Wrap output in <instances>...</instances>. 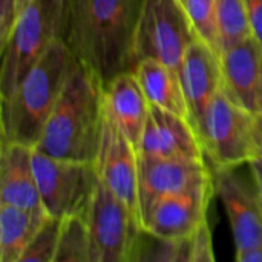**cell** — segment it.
Returning <instances> with one entry per match:
<instances>
[{
  "mask_svg": "<svg viewBox=\"0 0 262 262\" xmlns=\"http://www.w3.org/2000/svg\"><path fill=\"white\" fill-rule=\"evenodd\" d=\"M31 2H34V0H18V14H20Z\"/></svg>",
  "mask_w": 262,
  "mask_h": 262,
  "instance_id": "cell-31",
  "label": "cell"
},
{
  "mask_svg": "<svg viewBox=\"0 0 262 262\" xmlns=\"http://www.w3.org/2000/svg\"><path fill=\"white\" fill-rule=\"evenodd\" d=\"M104 104L109 118L138 150L150 103L132 71L118 74L104 88Z\"/></svg>",
  "mask_w": 262,
  "mask_h": 262,
  "instance_id": "cell-17",
  "label": "cell"
},
{
  "mask_svg": "<svg viewBox=\"0 0 262 262\" xmlns=\"http://www.w3.org/2000/svg\"><path fill=\"white\" fill-rule=\"evenodd\" d=\"M135 261L190 262L189 238L187 239L160 238L143 229L135 250L134 262Z\"/></svg>",
  "mask_w": 262,
  "mask_h": 262,
  "instance_id": "cell-22",
  "label": "cell"
},
{
  "mask_svg": "<svg viewBox=\"0 0 262 262\" xmlns=\"http://www.w3.org/2000/svg\"><path fill=\"white\" fill-rule=\"evenodd\" d=\"M189 252H190V262L215 261L209 218L201 223V226L193 232L192 236H189Z\"/></svg>",
  "mask_w": 262,
  "mask_h": 262,
  "instance_id": "cell-25",
  "label": "cell"
},
{
  "mask_svg": "<svg viewBox=\"0 0 262 262\" xmlns=\"http://www.w3.org/2000/svg\"><path fill=\"white\" fill-rule=\"evenodd\" d=\"M255 157H262V112L255 115Z\"/></svg>",
  "mask_w": 262,
  "mask_h": 262,
  "instance_id": "cell-29",
  "label": "cell"
},
{
  "mask_svg": "<svg viewBox=\"0 0 262 262\" xmlns=\"http://www.w3.org/2000/svg\"><path fill=\"white\" fill-rule=\"evenodd\" d=\"M91 262H134L143 232L140 216L101 181L86 212Z\"/></svg>",
  "mask_w": 262,
  "mask_h": 262,
  "instance_id": "cell-7",
  "label": "cell"
},
{
  "mask_svg": "<svg viewBox=\"0 0 262 262\" xmlns=\"http://www.w3.org/2000/svg\"><path fill=\"white\" fill-rule=\"evenodd\" d=\"M55 262H91V238L84 215L61 220Z\"/></svg>",
  "mask_w": 262,
  "mask_h": 262,
  "instance_id": "cell-21",
  "label": "cell"
},
{
  "mask_svg": "<svg viewBox=\"0 0 262 262\" xmlns=\"http://www.w3.org/2000/svg\"><path fill=\"white\" fill-rule=\"evenodd\" d=\"M141 5L143 0H66L64 41L104 88L132 71Z\"/></svg>",
  "mask_w": 262,
  "mask_h": 262,
  "instance_id": "cell-1",
  "label": "cell"
},
{
  "mask_svg": "<svg viewBox=\"0 0 262 262\" xmlns=\"http://www.w3.org/2000/svg\"><path fill=\"white\" fill-rule=\"evenodd\" d=\"M34 169L41 204L49 216L86 215L98 186L95 163L49 157L34 147Z\"/></svg>",
  "mask_w": 262,
  "mask_h": 262,
  "instance_id": "cell-8",
  "label": "cell"
},
{
  "mask_svg": "<svg viewBox=\"0 0 262 262\" xmlns=\"http://www.w3.org/2000/svg\"><path fill=\"white\" fill-rule=\"evenodd\" d=\"M216 21L221 52L253 35L247 0H216Z\"/></svg>",
  "mask_w": 262,
  "mask_h": 262,
  "instance_id": "cell-20",
  "label": "cell"
},
{
  "mask_svg": "<svg viewBox=\"0 0 262 262\" xmlns=\"http://www.w3.org/2000/svg\"><path fill=\"white\" fill-rule=\"evenodd\" d=\"M0 203L46 213L34 169V147L2 140Z\"/></svg>",
  "mask_w": 262,
  "mask_h": 262,
  "instance_id": "cell-16",
  "label": "cell"
},
{
  "mask_svg": "<svg viewBox=\"0 0 262 262\" xmlns=\"http://www.w3.org/2000/svg\"><path fill=\"white\" fill-rule=\"evenodd\" d=\"M249 167H250V172H252V178L258 187V192H259V196H261L262 201V157H255L249 161Z\"/></svg>",
  "mask_w": 262,
  "mask_h": 262,
  "instance_id": "cell-28",
  "label": "cell"
},
{
  "mask_svg": "<svg viewBox=\"0 0 262 262\" xmlns=\"http://www.w3.org/2000/svg\"><path fill=\"white\" fill-rule=\"evenodd\" d=\"M193 40L196 35L181 0H143L134 41V66L144 58H155L180 74Z\"/></svg>",
  "mask_w": 262,
  "mask_h": 262,
  "instance_id": "cell-6",
  "label": "cell"
},
{
  "mask_svg": "<svg viewBox=\"0 0 262 262\" xmlns=\"http://www.w3.org/2000/svg\"><path fill=\"white\" fill-rule=\"evenodd\" d=\"M132 72L135 74L150 104L160 106L189 118V107L184 97L183 84L180 80V74L175 69L155 58H144L135 63Z\"/></svg>",
  "mask_w": 262,
  "mask_h": 262,
  "instance_id": "cell-18",
  "label": "cell"
},
{
  "mask_svg": "<svg viewBox=\"0 0 262 262\" xmlns=\"http://www.w3.org/2000/svg\"><path fill=\"white\" fill-rule=\"evenodd\" d=\"M212 195L213 184L164 196L141 215L143 229L160 238L187 239L209 218Z\"/></svg>",
  "mask_w": 262,
  "mask_h": 262,
  "instance_id": "cell-12",
  "label": "cell"
},
{
  "mask_svg": "<svg viewBox=\"0 0 262 262\" xmlns=\"http://www.w3.org/2000/svg\"><path fill=\"white\" fill-rule=\"evenodd\" d=\"M138 155L147 158H204V150L189 118L150 104Z\"/></svg>",
  "mask_w": 262,
  "mask_h": 262,
  "instance_id": "cell-13",
  "label": "cell"
},
{
  "mask_svg": "<svg viewBox=\"0 0 262 262\" xmlns=\"http://www.w3.org/2000/svg\"><path fill=\"white\" fill-rule=\"evenodd\" d=\"M77 60L55 40L2 103V140L35 147Z\"/></svg>",
  "mask_w": 262,
  "mask_h": 262,
  "instance_id": "cell-3",
  "label": "cell"
},
{
  "mask_svg": "<svg viewBox=\"0 0 262 262\" xmlns=\"http://www.w3.org/2000/svg\"><path fill=\"white\" fill-rule=\"evenodd\" d=\"M48 213L0 203V262H20Z\"/></svg>",
  "mask_w": 262,
  "mask_h": 262,
  "instance_id": "cell-19",
  "label": "cell"
},
{
  "mask_svg": "<svg viewBox=\"0 0 262 262\" xmlns=\"http://www.w3.org/2000/svg\"><path fill=\"white\" fill-rule=\"evenodd\" d=\"M61 220L48 216L28 244L20 262H55Z\"/></svg>",
  "mask_w": 262,
  "mask_h": 262,
  "instance_id": "cell-24",
  "label": "cell"
},
{
  "mask_svg": "<svg viewBox=\"0 0 262 262\" xmlns=\"http://www.w3.org/2000/svg\"><path fill=\"white\" fill-rule=\"evenodd\" d=\"M94 163L100 181L141 220L138 196V150L107 114L100 149Z\"/></svg>",
  "mask_w": 262,
  "mask_h": 262,
  "instance_id": "cell-11",
  "label": "cell"
},
{
  "mask_svg": "<svg viewBox=\"0 0 262 262\" xmlns=\"http://www.w3.org/2000/svg\"><path fill=\"white\" fill-rule=\"evenodd\" d=\"M247 8H249L252 34L262 45V0H247Z\"/></svg>",
  "mask_w": 262,
  "mask_h": 262,
  "instance_id": "cell-27",
  "label": "cell"
},
{
  "mask_svg": "<svg viewBox=\"0 0 262 262\" xmlns=\"http://www.w3.org/2000/svg\"><path fill=\"white\" fill-rule=\"evenodd\" d=\"M64 31L66 0H34L18 14L6 43L0 48V100L12 94L55 40H64Z\"/></svg>",
  "mask_w": 262,
  "mask_h": 262,
  "instance_id": "cell-4",
  "label": "cell"
},
{
  "mask_svg": "<svg viewBox=\"0 0 262 262\" xmlns=\"http://www.w3.org/2000/svg\"><path fill=\"white\" fill-rule=\"evenodd\" d=\"M255 115L223 89L215 95L196 127L212 169L238 167L255 158Z\"/></svg>",
  "mask_w": 262,
  "mask_h": 262,
  "instance_id": "cell-5",
  "label": "cell"
},
{
  "mask_svg": "<svg viewBox=\"0 0 262 262\" xmlns=\"http://www.w3.org/2000/svg\"><path fill=\"white\" fill-rule=\"evenodd\" d=\"M18 17V0H0V48L6 43Z\"/></svg>",
  "mask_w": 262,
  "mask_h": 262,
  "instance_id": "cell-26",
  "label": "cell"
},
{
  "mask_svg": "<svg viewBox=\"0 0 262 262\" xmlns=\"http://www.w3.org/2000/svg\"><path fill=\"white\" fill-rule=\"evenodd\" d=\"M183 5L196 38L210 46L218 55H221L216 21V0H183Z\"/></svg>",
  "mask_w": 262,
  "mask_h": 262,
  "instance_id": "cell-23",
  "label": "cell"
},
{
  "mask_svg": "<svg viewBox=\"0 0 262 262\" xmlns=\"http://www.w3.org/2000/svg\"><path fill=\"white\" fill-rule=\"evenodd\" d=\"M223 92L236 104L258 114L262 75V45L256 37L226 49L220 55Z\"/></svg>",
  "mask_w": 262,
  "mask_h": 262,
  "instance_id": "cell-15",
  "label": "cell"
},
{
  "mask_svg": "<svg viewBox=\"0 0 262 262\" xmlns=\"http://www.w3.org/2000/svg\"><path fill=\"white\" fill-rule=\"evenodd\" d=\"M210 184H213V170L204 158H147L138 155L141 215L164 196Z\"/></svg>",
  "mask_w": 262,
  "mask_h": 262,
  "instance_id": "cell-10",
  "label": "cell"
},
{
  "mask_svg": "<svg viewBox=\"0 0 262 262\" xmlns=\"http://www.w3.org/2000/svg\"><path fill=\"white\" fill-rule=\"evenodd\" d=\"M181 2H183V0H181Z\"/></svg>",
  "mask_w": 262,
  "mask_h": 262,
  "instance_id": "cell-32",
  "label": "cell"
},
{
  "mask_svg": "<svg viewBox=\"0 0 262 262\" xmlns=\"http://www.w3.org/2000/svg\"><path fill=\"white\" fill-rule=\"evenodd\" d=\"M104 121V86L77 61L35 149L54 158L94 163Z\"/></svg>",
  "mask_w": 262,
  "mask_h": 262,
  "instance_id": "cell-2",
  "label": "cell"
},
{
  "mask_svg": "<svg viewBox=\"0 0 262 262\" xmlns=\"http://www.w3.org/2000/svg\"><path fill=\"white\" fill-rule=\"evenodd\" d=\"M213 170V190L221 200L235 239L236 261L262 262V201L258 187L236 167Z\"/></svg>",
  "mask_w": 262,
  "mask_h": 262,
  "instance_id": "cell-9",
  "label": "cell"
},
{
  "mask_svg": "<svg viewBox=\"0 0 262 262\" xmlns=\"http://www.w3.org/2000/svg\"><path fill=\"white\" fill-rule=\"evenodd\" d=\"M180 80L189 107V120L196 130L207 106L223 89L220 55L201 40H193L184 54Z\"/></svg>",
  "mask_w": 262,
  "mask_h": 262,
  "instance_id": "cell-14",
  "label": "cell"
},
{
  "mask_svg": "<svg viewBox=\"0 0 262 262\" xmlns=\"http://www.w3.org/2000/svg\"><path fill=\"white\" fill-rule=\"evenodd\" d=\"M262 112V75H261V84H259V94H258V114Z\"/></svg>",
  "mask_w": 262,
  "mask_h": 262,
  "instance_id": "cell-30",
  "label": "cell"
}]
</instances>
